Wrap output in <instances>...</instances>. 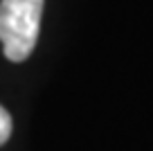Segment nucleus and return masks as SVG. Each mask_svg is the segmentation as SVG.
Instances as JSON below:
<instances>
[{"label":"nucleus","mask_w":153,"mask_h":151,"mask_svg":"<svg viewBox=\"0 0 153 151\" xmlns=\"http://www.w3.org/2000/svg\"><path fill=\"white\" fill-rule=\"evenodd\" d=\"M43 0H2L0 43L9 61H25L38 41Z\"/></svg>","instance_id":"nucleus-1"},{"label":"nucleus","mask_w":153,"mask_h":151,"mask_svg":"<svg viewBox=\"0 0 153 151\" xmlns=\"http://www.w3.org/2000/svg\"><path fill=\"white\" fill-rule=\"evenodd\" d=\"M11 135V117L2 106H0V147L5 144Z\"/></svg>","instance_id":"nucleus-2"}]
</instances>
